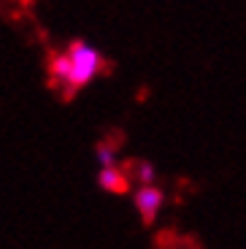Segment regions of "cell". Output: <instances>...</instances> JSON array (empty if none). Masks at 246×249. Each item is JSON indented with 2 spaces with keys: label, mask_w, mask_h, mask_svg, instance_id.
I'll return each instance as SVG.
<instances>
[{
  "label": "cell",
  "mask_w": 246,
  "mask_h": 249,
  "mask_svg": "<svg viewBox=\"0 0 246 249\" xmlns=\"http://www.w3.org/2000/svg\"><path fill=\"white\" fill-rule=\"evenodd\" d=\"M68 60H70V71H68V81H65V98H73L84 84L95 79L103 68V57L98 49H92L84 41H73L68 46Z\"/></svg>",
  "instance_id": "obj_1"
},
{
  "label": "cell",
  "mask_w": 246,
  "mask_h": 249,
  "mask_svg": "<svg viewBox=\"0 0 246 249\" xmlns=\"http://www.w3.org/2000/svg\"><path fill=\"white\" fill-rule=\"evenodd\" d=\"M162 200H165V195H162L160 187H154V184H143L136 193V206H138V212H141V217L146 225L154 222V214L160 212Z\"/></svg>",
  "instance_id": "obj_2"
},
{
  "label": "cell",
  "mask_w": 246,
  "mask_h": 249,
  "mask_svg": "<svg viewBox=\"0 0 246 249\" xmlns=\"http://www.w3.org/2000/svg\"><path fill=\"white\" fill-rule=\"evenodd\" d=\"M98 181H100L103 190H108V193H127L130 190V179L124 176V171L117 168V162H114V165H105V168L100 171Z\"/></svg>",
  "instance_id": "obj_3"
},
{
  "label": "cell",
  "mask_w": 246,
  "mask_h": 249,
  "mask_svg": "<svg viewBox=\"0 0 246 249\" xmlns=\"http://www.w3.org/2000/svg\"><path fill=\"white\" fill-rule=\"evenodd\" d=\"M68 71H70L68 52L49 57V84H54V87H65V81H68Z\"/></svg>",
  "instance_id": "obj_4"
},
{
  "label": "cell",
  "mask_w": 246,
  "mask_h": 249,
  "mask_svg": "<svg viewBox=\"0 0 246 249\" xmlns=\"http://www.w3.org/2000/svg\"><path fill=\"white\" fill-rule=\"evenodd\" d=\"M98 157L103 165H114V160H117V155H114V143H100L98 146Z\"/></svg>",
  "instance_id": "obj_5"
},
{
  "label": "cell",
  "mask_w": 246,
  "mask_h": 249,
  "mask_svg": "<svg viewBox=\"0 0 246 249\" xmlns=\"http://www.w3.org/2000/svg\"><path fill=\"white\" fill-rule=\"evenodd\" d=\"M138 181H143V184H152L154 181V168L149 162H141V165H138Z\"/></svg>",
  "instance_id": "obj_6"
}]
</instances>
